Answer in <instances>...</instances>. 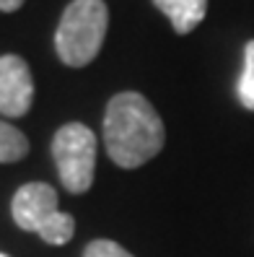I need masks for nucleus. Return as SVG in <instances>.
Segmentation results:
<instances>
[{
    "label": "nucleus",
    "mask_w": 254,
    "mask_h": 257,
    "mask_svg": "<svg viewBox=\"0 0 254 257\" xmlns=\"http://www.w3.org/2000/svg\"><path fill=\"white\" fill-rule=\"evenodd\" d=\"M109 26L104 0H73L55 32L57 57L70 68H86L99 55Z\"/></svg>",
    "instance_id": "nucleus-2"
},
{
    "label": "nucleus",
    "mask_w": 254,
    "mask_h": 257,
    "mask_svg": "<svg viewBox=\"0 0 254 257\" xmlns=\"http://www.w3.org/2000/svg\"><path fill=\"white\" fill-rule=\"evenodd\" d=\"M166 130L153 104L138 91L109 99L104 112V146L119 169H138L161 154Z\"/></svg>",
    "instance_id": "nucleus-1"
},
{
    "label": "nucleus",
    "mask_w": 254,
    "mask_h": 257,
    "mask_svg": "<svg viewBox=\"0 0 254 257\" xmlns=\"http://www.w3.org/2000/svg\"><path fill=\"white\" fill-rule=\"evenodd\" d=\"M156 8L171 21L176 34H189L207 13V0H153Z\"/></svg>",
    "instance_id": "nucleus-6"
},
{
    "label": "nucleus",
    "mask_w": 254,
    "mask_h": 257,
    "mask_svg": "<svg viewBox=\"0 0 254 257\" xmlns=\"http://www.w3.org/2000/svg\"><path fill=\"white\" fill-rule=\"evenodd\" d=\"M29 154V141L26 135L8 122H0V164H13L21 161Z\"/></svg>",
    "instance_id": "nucleus-7"
},
{
    "label": "nucleus",
    "mask_w": 254,
    "mask_h": 257,
    "mask_svg": "<svg viewBox=\"0 0 254 257\" xmlns=\"http://www.w3.org/2000/svg\"><path fill=\"white\" fill-rule=\"evenodd\" d=\"M13 221L24 231H37L47 244H68L76 234V218L60 210L57 190L47 182H29L13 195Z\"/></svg>",
    "instance_id": "nucleus-3"
},
{
    "label": "nucleus",
    "mask_w": 254,
    "mask_h": 257,
    "mask_svg": "<svg viewBox=\"0 0 254 257\" xmlns=\"http://www.w3.org/2000/svg\"><path fill=\"white\" fill-rule=\"evenodd\" d=\"M34 101V78L19 55L0 57V114L24 117Z\"/></svg>",
    "instance_id": "nucleus-5"
},
{
    "label": "nucleus",
    "mask_w": 254,
    "mask_h": 257,
    "mask_svg": "<svg viewBox=\"0 0 254 257\" xmlns=\"http://www.w3.org/2000/svg\"><path fill=\"white\" fill-rule=\"evenodd\" d=\"M0 257H6V254H0Z\"/></svg>",
    "instance_id": "nucleus-11"
},
{
    "label": "nucleus",
    "mask_w": 254,
    "mask_h": 257,
    "mask_svg": "<svg viewBox=\"0 0 254 257\" xmlns=\"http://www.w3.org/2000/svg\"><path fill=\"white\" fill-rule=\"evenodd\" d=\"M24 6V0H0V11L3 13H13Z\"/></svg>",
    "instance_id": "nucleus-10"
},
{
    "label": "nucleus",
    "mask_w": 254,
    "mask_h": 257,
    "mask_svg": "<svg viewBox=\"0 0 254 257\" xmlns=\"http://www.w3.org/2000/svg\"><path fill=\"white\" fill-rule=\"evenodd\" d=\"M238 101L241 107L254 112V39L246 42L244 47V68H241V78H238Z\"/></svg>",
    "instance_id": "nucleus-8"
},
{
    "label": "nucleus",
    "mask_w": 254,
    "mask_h": 257,
    "mask_svg": "<svg viewBox=\"0 0 254 257\" xmlns=\"http://www.w3.org/2000/svg\"><path fill=\"white\" fill-rule=\"evenodd\" d=\"M83 257H132L125 247H119L117 241L109 239H94L91 244L83 249Z\"/></svg>",
    "instance_id": "nucleus-9"
},
{
    "label": "nucleus",
    "mask_w": 254,
    "mask_h": 257,
    "mask_svg": "<svg viewBox=\"0 0 254 257\" xmlns=\"http://www.w3.org/2000/svg\"><path fill=\"white\" fill-rule=\"evenodd\" d=\"M52 156L68 192L83 195L91 190L96 169V135L91 127L83 122L63 125L52 138Z\"/></svg>",
    "instance_id": "nucleus-4"
}]
</instances>
